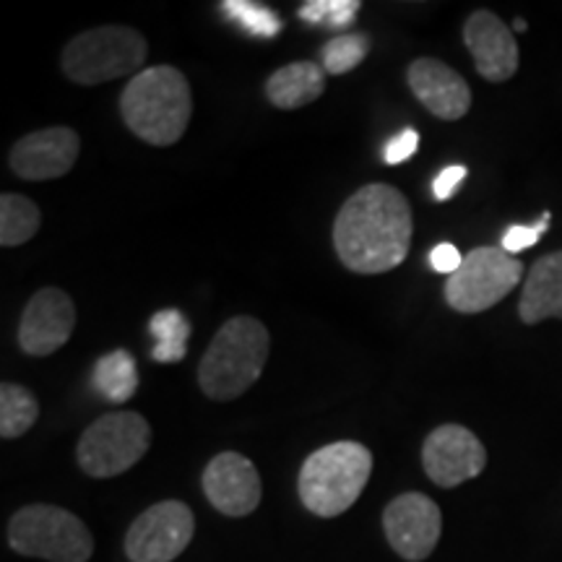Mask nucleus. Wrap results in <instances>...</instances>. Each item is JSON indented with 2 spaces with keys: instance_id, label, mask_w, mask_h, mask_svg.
I'll list each match as a JSON object with an SVG mask.
<instances>
[{
  "instance_id": "obj_1",
  "label": "nucleus",
  "mask_w": 562,
  "mask_h": 562,
  "mask_svg": "<svg viewBox=\"0 0 562 562\" xmlns=\"http://www.w3.org/2000/svg\"><path fill=\"white\" fill-rule=\"evenodd\" d=\"M412 232V206L404 193L385 182H370L336 214L334 248L349 271L372 277L406 261Z\"/></svg>"
},
{
  "instance_id": "obj_2",
  "label": "nucleus",
  "mask_w": 562,
  "mask_h": 562,
  "mask_svg": "<svg viewBox=\"0 0 562 562\" xmlns=\"http://www.w3.org/2000/svg\"><path fill=\"white\" fill-rule=\"evenodd\" d=\"M121 115L133 136L146 144H178L193 115L191 83L172 66L144 68L123 89Z\"/></svg>"
},
{
  "instance_id": "obj_3",
  "label": "nucleus",
  "mask_w": 562,
  "mask_h": 562,
  "mask_svg": "<svg viewBox=\"0 0 562 562\" xmlns=\"http://www.w3.org/2000/svg\"><path fill=\"white\" fill-rule=\"evenodd\" d=\"M269 331L258 318H229L211 339L199 362V385L214 402L240 398L261 378L269 360Z\"/></svg>"
},
{
  "instance_id": "obj_4",
  "label": "nucleus",
  "mask_w": 562,
  "mask_h": 562,
  "mask_svg": "<svg viewBox=\"0 0 562 562\" xmlns=\"http://www.w3.org/2000/svg\"><path fill=\"white\" fill-rule=\"evenodd\" d=\"M372 474V453L362 442L339 440L307 456L297 476L300 501L313 516L336 518L360 501Z\"/></svg>"
},
{
  "instance_id": "obj_5",
  "label": "nucleus",
  "mask_w": 562,
  "mask_h": 562,
  "mask_svg": "<svg viewBox=\"0 0 562 562\" xmlns=\"http://www.w3.org/2000/svg\"><path fill=\"white\" fill-rule=\"evenodd\" d=\"M149 55V42L131 26H97L81 32L63 50V74L81 87L123 79L128 74H140V66Z\"/></svg>"
},
{
  "instance_id": "obj_6",
  "label": "nucleus",
  "mask_w": 562,
  "mask_h": 562,
  "mask_svg": "<svg viewBox=\"0 0 562 562\" xmlns=\"http://www.w3.org/2000/svg\"><path fill=\"white\" fill-rule=\"evenodd\" d=\"M9 547L24 558L47 562H89L94 539L79 516L58 505H26L9 521Z\"/></svg>"
},
{
  "instance_id": "obj_7",
  "label": "nucleus",
  "mask_w": 562,
  "mask_h": 562,
  "mask_svg": "<svg viewBox=\"0 0 562 562\" xmlns=\"http://www.w3.org/2000/svg\"><path fill=\"white\" fill-rule=\"evenodd\" d=\"M151 446V427L136 412H110L83 430L76 461L94 480L121 476L144 459Z\"/></svg>"
},
{
  "instance_id": "obj_8",
  "label": "nucleus",
  "mask_w": 562,
  "mask_h": 562,
  "mask_svg": "<svg viewBox=\"0 0 562 562\" xmlns=\"http://www.w3.org/2000/svg\"><path fill=\"white\" fill-rule=\"evenodd\" d=\"M524 279V263L503 248L482 245L463 256L461 269L446 281V302L456 313L474 315L495 307Z\"/></svg>"
},
{
  "instance_id": "obj_9",
  "label": "nucleus",
  "mask_w": 562,
  "mask_h": 562,
  "mask_svg": "<svg viewBox=\"0 0 562 562\" xmlns=\"http://www.w3.org/2000/svg\"><path fill=\"white\" fill-rule=\"evenodd\" d=\"M195 531L193 510L180 501H161L146 508L125 533L131 562H172L188 550Z\"/></svg>"
},
{
  "instance_id": "obj_10",
  "label": "nucleus",
  "mask_w": 562,
  "mask_h": 562,
  "mask_svg": "<svg viewBox=\"0 0 562 562\" xmlns=\"http://www.w3.org/2000/svg\"><path fill=\"white\" fill-rule=\"evenodd\" d=\"M383 531L393 552L406 562H422L435 552L442 531V513L432 497L404 492L383 510Z\"/></svg>"
},
{
  "instance_id": "obj_11",
  "label": "nucleus",
  "mask_w": 562,
  "mask_h": 562,
  "mask_svg": "<svg viewBox=\"0 0 562 562\" xmlns=\"http://www.w3.org/2000/svg\"><path fill=\"white\" fill-rule=\"evenodd\" d=\"M422 467L438 487H459L487 467L482 440L463 425H440L422 446Z\"/></svg>"
},
{
  "instance_id": "obj_12",
  "label": "nucleus",
  "mask_w": 562,
  "mask_h": 562,
  "mask_svg": "<svg viewBox=\"0 0 562 562\" xmlns=\"http://www.w3.org/2000/svg\"><path fill=\"white\" fill-rule=\"evenodd\" d=\"M76 305L68 292L45 286L26 302L19 321V347L30 357H50L74 336Z\"/></svg>"
},
{
  "instance_id": "obj_13",
  "label": "nucleus",
  "mask_w": 562,
  "mask_h": 562,
  "mask_svg": "<svg viewBox=\"0 0 562 562\" xmlns=\"http://www.w3.org/2000/svg\"><path fill=\"white\" fill-rule=\"evenodd\" d=\"M203 495L222 516L245 518L261 505L263 484L256 463L237 451H224L203 469Z\"/></svg>"
},
{
  "instance_id": "obj_14",
  "label": "nucleus",
  "mask_w": 562,
  "mask_h": 562,
  "mask_svg": "<svg viewBox=\"0 0 562 562\" xmlns=\"http://www.w3.org/2000/svg\"><path fill=\"white\" fill-rule=\"evenodd\" d=\"M79 149V133L66 125H53L19 138L11 149L9 165L21 180H55L74 170Z\"/></svg>"
},
{
  "instance_id": "obj_15",
  "label": "nucleus",
  "mask_w": 562,
  "mask_h": 562,
  "mask_svg": "<svg viewBox=\"0 0 562 562\" xmlns=\"http://www.w3.org/2000/svg\"><path fill=\"white\" fill-rule=\"evenodd\" d=\"M463 45L472 53L476 74L492 83L508 81L518 70V42L513 30L492 11H474L463 24Z\"/></svg>"
},
{
  "instance_id": "obj_16",
  "label": "nucleus",
  "mask_w": 562,
  "mask_h": 562,
  "mask_svg": "<svg viewBox=\"0 0 562 562\" xmlns=\"http://www.w3.org/2000/svg\"><path fill=\"white\" fill-rule=\"evenodd\" d=\"M412 94L440 121H461L472 108V89L451 66L435 58H417L406 70Z\"/></svg>"
},
{
  "instance_id": "obj_17",
  "label": "nucleus",
  "mask_w": 562,
  "mask_h": 562,
  "mask_svg": "<svg viewBox=\"0 0 562 562\" xmlns=\"http://www.w3.org/2000/svg\"><path fill=\"white\" fill-rule=\"evenodd\" d=\"M518 313L529 326H537L547 318L562 321V250L550 252L531 266L524 281Z\"/></svg>"
},
{
  "instance_id": "obj_18",
  "label": "nucleus",
  "mask_w": 562,
  "mask_h": 562,
  "mask_svg": "<svg viewBox=\"0 0 562 562\" xmlns=\"http://www.w3.org/2000/svg\"><path fill=\"white\" fill-rule=\"evenodd\" d=\"M266 100L279 110H300L321 100L326 91V70L313 60H297L273 70L266 81Z\"/></svg>"
},
{
  "instance_id": "obj_19",
  "label": "nucleus",
  "mask_w": 562,
  "mask_h": 562,
  "mask_svg": "<svg viewBox=\"0 0 562 562\" xmlns=\"http://www.w3.org/2000/svg\"><path fill=\"white\" fill-rule=\"evenodd\" d=\"M91 383L97 393L112 404H125L138 391V368L131 351L115 349L100 357L91 372Z\"/></svg>"
},
{
  "instance_id": "obj_20",
  "label": "nucleus",
  "mask_w": 562,
  "mask_h": 562,
  "mask_svg": "<svg viewBox=\"0 0 562 562\" xmlns=\"http://www.w3.org/2000/svg\"><path fill=\"white\" fill-rule=\"evenodd\" d=\"M42 224V214L37 203L19 193L0 195V245L3 248H16V245L30 243L37 235Z\"/></svg>"
},
{
  "instance_id": "obj_21",
  "label": "nucleus",
  "mask_w": 562,
  "mask_h": 562,
  "mask_svg": "<svg viewBox=\"0 0 562 562\" xmlns=\"http://www.w3.org/2000/svg\"><path fill=\"white\" fill-rule=\"evenodd\" d=\"M151 334L157 344H154L151 357L161 364H172L186 360L188 355V339H191V323L182 315L178 307H167L151 315Z\"/></svg>"
},
{
  "instance_id": "obj_22",
  "label": "nucleus",
  "mask_w": 562,
  "mask_h": 562,
  "mask_svg": "<svg viewBox=\"0 0 562 562\" xmlns=\"http://www.w3.org/2000/svg\"><path fill=\"white\" fill-rule=\"evenodd\" d=\"M40 417L37 396L16 383L0 385V435L3 440L21 438L30 432Z\"/></svg>"
},
{
  "instance_id": "obj_23",
  "label": "nucleus",
  "mask_w": 562,
  "mask_h": 562,
  "mask_svg": "<svg viewBox=\"0 0 562 562\" xmlns=\"http://www.w3.org/2000/svg\"><path fill=\"white\" fill-rule=\"evenodd\" d=\"M370 42L362 34H339L331 42H326L321 50L323 70L334 76H344L355 70L360 63L368 58Z\"/></svg>"
},
{
  "instance_id": "obj_24",
  "label": "nucleus",
  "mask_w": 562,
  "mask_h": 562,
  "mask_svg": "<svg viewBox=\"0 0 562 562\" xmlns=\"http://www.w3.org/2000/svg\"><path fill=\"white\" fill-rule=\"evenodd\" d=\"M222 11L229 19H235L245 32L256 34V37H277L281 26H284V21L269 5L250 3V0H224Z\"/></svg>"
},
{
  "instance_id": "obj_25",
  "label": "nucleus",
  "mask_w": 562,
  "mask_h": 562,
  "mask_svg": "<svg viewBox=\"0 0 562 562\" xmlns=\"http://www.w3.org/2000/svg\"><path fill=\"white\" fill-rule=\"evenodd\" d=\"M360 11V0H307L300 5V19L307 24L328 26V30H344L355 21Z\"/></svg>"
},
{
  "instance_id": "obj_26",
  "label": "nucleus",
  "mask_w": 562,
  "mask_h": 562,
  "mask_svg": "<svg viewBox=\"0 0 562 562\" xmlns=\"http://www.w3.org/2000/svg\"><path fill=\"white\" fill-rule=\"evenodd\" d=\"M550 214H544L542 220H539L533 227H524V224H516V227H510L505 232L503 237V250L510 252V256H516V252H521L526 248H533V245L539 243V237L544 235V229L550 227Z\"/></svg>"
},
{
  "instance_id": "obj_27",
  "label": "nucleus",
  "mask_w": 562,
  "mask_h": 562,
  "mask_svg": "<svg viewBox=\"0 0 562 562\" xmlns=\"http://www.w3.org/2000/svg\"><path fill=\"white\" fill-rule=\"evenodd\" d=\"M417 149H419V133L414 128H406L398 133L396 138L389 140V146H385L383 151V159L385 165H402V161L412 159Z\"/></svg>"
},
{
  "instance_id": "obj_28",
  "label": "nucleus",
  "mask_w": 562,
  "mask_h": 562,
  "mask_svg": "<svg viewBox=\"0 0 562 562\" xmlns=\"http://www.w3.org/2000/svg\"><path fill=\"white\" fill-rule=\"evenodd\" d=\"M430 263L438 273H448V277H453V273L461 269L463 256L459 252V248H456V245L440 243V245H435L432 252H430Z\"/></svg>"
},
{
  "instance_id": "obj_29",
  "label": "nucleus",
  "mask_w": 562,
  "mask_h": 562,
  "mask_svg": "<svg viewBox=\"0 0 562 562\" xmlns=\"http://www.w3.org/2000/svg\"><path fill=\"white\" fill-rule=\"evenodd\" d=\"M463 178H467V167H461V165L446 167V170H442V172L438 175V178H435V182H432L435 199H438V201L453 199L456 188L461 186Z\"/></svg>"
},
{
  "instance_id": "obj_30",
  "label": "nucleus",
  "mask_w": 562,
  "mask_h": 562,
  "mask_svg": "<svg viewBox=\"0 0 562 562\" xmlns=\"http://www.w3.org/2000/svg\"><path fill=\"white\" fill-rule=\"evenodd\" d=\"M524 30H526V21L518 19V21H516V32H524Z\"/></svg>"
}]
</instances>
